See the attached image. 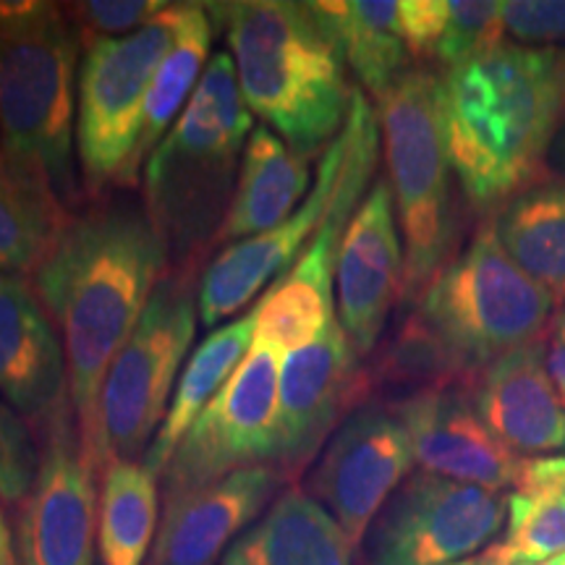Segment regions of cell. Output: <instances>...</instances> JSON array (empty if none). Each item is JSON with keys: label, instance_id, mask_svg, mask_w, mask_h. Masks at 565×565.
Wrapping results in <instances>:
<instances>
[{"label": "cell", "instance_id": "cell-1", "mask_svg": "<svg viewBox=\"0 0 565 565\" xmlns=\"http://www.w3.org/2000/svg\"><path fill=\"white\" fill-rule=\"evenodd\" d=\"M168 265L171 254L145 207L108 202L71 215L32 275L66 351L71 406L92 471L105 374L139 324Z\"/></svg>", "mask_w": 565, "mask_h": 565}, {"label": "cell", "instance_id": "cell-2", "mask_svg": "<svg viewBox=\"0 0 565 565\" xmlns=\"http://www.w3.org/2000/svg\"><path fill=\"white\" fill-rule=\"evenodd\" d=\"M437 103L466 200L500 210L545 171L565 121V47L503 42L445 71Z\"/></svg>", "mask_w": 565, "mask_h": 565}, {"label": "cell", "instance_id": "cell-3", "mask_svg": "<svg viewBox=\"0 0 565 565\" xmlns=\"http://www.w3.org/2000/svg\"><path fill=\"white\" fill-rule=\"evenodd\" d=\"M207 9L228 40L249 110L303 158L328 150L343 131L356 89L309 3L233 0Z\"/></svg>", "mask_w": 565, "mask_h": 565}, {"label": "cell", "instance_id": "cell-4", "mask_svg": "<svg viewBox=\"0 0 565 565\" xmlns=\"http://www.w3.org/2000/svg\"><path fill=\"white\" fill-rule=\"evenodd\" d=\"M79 34L63 6L0 3V152L74 215Z\"/></svg>", "mask_w": 565, "mask_h": 565}, {"label": "cell", "instance_id": "cell-5", "mask_svg": "<svg viewBox=\"0 0 565 565\" xmlns=\"http://www.w3.org/2000/svg\"><path fill=\"white\" fill-rule=\"evenodd\" d=\"M252 110L231 53H215L181 118L145 162V212L175 267H192L217 231L252 137Z\"/></svg>", "mask_w": 565, "mask_h": 565}, {"label": "cell", "instance_id": "cell-6", "mask_svg": "<svg viewBox=\"0 0 565 565\" xmlns=\"http://www.w3.org/2000/svg\"><path fill=\"white\" fill-rule=\"evenodd\" d=\"M440 76L412 68L380 97L387 183L404 231V303H416L454 249V189L440 124Z\"/></svg>", "mask_w": 565, "mask_h": 565}, {"label": "cell", "instance_id": "cell-7", "mask_svg": "<svg viewBox=\"0 0 565 565\" xmlns=\"http://www.w3.org/2000/svg\"><path fill=\"white\" fill-rule=\"evenodd\" d=\"M555 307V296L505 252L494 223L482 225L416 301L475 372L545 338Z\"/></svg>", "mask_w": 565, "mask_h": 565}, {"label": "cell", "instance_id": "cell-8", "mask_svg": "<svg viewBox=\"0 0 565 565\" xmlns=\"http://www.w3.org/2000/svg\"><path fill=\"white\" fill-rule=\"evenodd\" d=\"M196 265L173 267L152 294L145 315L113 359L97 406V461L103 477L110 461H137L158 435L181 362L194 343L200 317Z\"/></svg>", "mask_w": 565, "mask_h": 565}, {"label": "cell", "instance_id": "cell-9", "mask_svg": "<svg viewBox=\"0 0 565 565\" xmlns=\"http://www.w3.org/2000/svg\"><path fill=\"white\" fill-rule=\"evenodd\" d=\"M186 3H168L160 17L126 38L87 45L76 103V152L89 196L108 189H137L134 166L141 113L162 58L181 30Z\"/></svg>", "mask_w": 565, "mask_h": 565}, {"label": "cell", "instance_id": "cell-10", "mask_svg": "<svg viewBox=\"0 0 565 565\" xmlns=\"http://www.w3.org/2000/svg\"><path fill=\"white\" fill-rule=\"evenodd\" d=\"M343 137L345 158L341 173H338L335 192L317 225L312 244L301 252L291 270L267 288L254 307L257 309L254 345H265L275 353H291L320 338L324 328L335 320L333 275L338 252L377 166L380 118L362 92H353Z\"/></svg>", "mask_w": 565, "mask_h": 565}, {"label": "cell", "instance_id": "cell-11", "mask_svg": "<svg viewBox=\"0 0 565 565\" xmlns=\"http://www.w3.org/2000/svg\"><path fill=\"white\" fill-rule=\"evenodd\" d=\"M278 353L252 345L246 359L183 435L162 475L166 503L215 484L233 471L280 458ZM280 471V469H278Z\"/></svg>", "mask_w": 565, "mask_h": 565}, {"label": "cell", "instance_id": "cell-12", "mask_svg": "<svg viewBox=\"0 0 565 565\" xmlns=\"http://www.w3.org/2000/svg\"><path fill=\"white\" fill-rule=\"evenodd\" d=\"M508 494L416 471L366 532L372 565H450L498 540Z\"/></svg>", "mask_w": 565, "mask_h": 565}, {"label": "cell", "instance_id": "cell-13", "mask_svg": "<svg viewBox=\"0 0 565 565\" xmlns=\"http://www.w3.org/2000/svg\"><path fill=\"white\" fill-rule=\"evenodd\" d=\"M414 463V445L404 422L391 408L362 404L324 445L307 492L359 547L393 492L412 477Z\"/></svg>", "mask_w": 565, "mask_h": 565}, {"label": "cell", "instance_id": "cell-14", "mask_svg": "<svg viewBox=\"0 0 565 565\" xmlns=\"http://www.w3.org/2000/svg\"><path fill=\"white\" fill-rule=\"evenodd\" d=\"M40 471L19 513L21 565H95L97 492L76 414L42 429Z\"/></svg>", "mask_w": 565, "mask_h": 565}, {"label": "cell", "instance_id": "cell-15", "mask_svg": "<svg viewBox=\"0 0 565 565\" xmlns=\"http://www.w3.org/2000/svg\"><path fill=\"white\" fill-rule=\"evenodd\" d=\"M362 404L364 366L341 322L333 320L320 338L291 351L280 364V475L299 477L345 416Z\"/></svg>", "mask_w": 565, "mask_h": 565}, {"label": "cell", "instance_id": "cell-16", "mask_svg": "<svg viewBox=\"0 0 565 565\" xmlns=\"http://www.w3.org/2000/svg\"><path fill=\"white\" fill-rule=\"evenodd\" d=\"M404 267L391 183L374 181L345 228L335 265L338 322L359 359L377 349L393 303L404 301Z\"/></svg>", "mask_w": 565, "mask_h": 565}, {"label": "cell", "instance_id": "cell-17", "mask_svg": "<svg viewBox=\"0 0 565 565\" xmlns=\"http://www.w3.org/2000/svg\"><path fill=\"white\" fill-rule=\"evenodd\" d=\"M345 158V137L338 134L333 145L322 152L317 181L301 207L278 228L228 244L200 278V320L207 328L238 315L259 294L273 286V278H282L294 267V259L303 249V242L315 236L324 217L330 196L335 192L338 173Z\"/></svg>", "mask_w": 565, "mask_h": 565}, {"label": "cell", "instance_id": "cell-18", "mask_svg": "<svg viewBox=\"0 0 565 565\" xmlns=\"http://www.w3.org/2000/svg\"><path fill=\"white\" fill-rule=\"evenodd\" d=\"M0 395L40 429L74 412L66 351L26 275H0Z\"/></svg>", "mask_w": 565, "mask_h": 565}, {"label": "cell", "instance_id": "cell-19", "mask_svg": "<svg viewBox=\"0 0 565 565\" xmlns=\"http://www.w3.org/2000/svg\"><path fill=\"white\" fill-rule=\"evenodd\" d=\"M393 414L404 422L422 471L492 492L513 487L521 458L487 429L471 387L422 395Z\"/></svg>", "mask_w": 565, "mask_h": 565}, {"label": "cell", "instance_id": "cell-20", "mask_svg": "<svg viewBox=\"0 0 565 565\" xmlns=\"http://www.w3.org/2000/svg\"><path fill=\"white\" fill-rule=\"evenodd\" d=\"M282 482L275 466H252L166 503L150 565H217Z\"/></svg>", "mask_w": 565, "mask_h": 565}, {"label": "cell", "instance_id": "cell-21", "mask_svg": "<svg viewBox=\"0 0 565 565\" xmlns=\"http://www.w3.org/2000/svg\"><path fill=\"white\" fill-rule=\"evenodd\" d=\"M471 395L487 429L511 454L565 448V404L550 377L545 338L487 364Z\"/></svg>", "mask_w": 565, "mask_h": 565}, {"label": "cell", "instance_id": "cell-22", "mask_svg": "<svg viewBox=\"0 0 565 565\" xmlns=\"http://www.w3.org/2000/svg\"><path fill=\"white\" fill-rule=\"evenodd\" d=\"M309 186V158L291 150L267 126L254 129L246 141L231 207L215 244L228 246L278 228L301 207Z\"/></svg>", "mask_w": 565, "mask_h": 565}, {"label": "cell", "instance_id": "cell-23", "mask_svg": "<svg viewBox=\"0 0 565 565\" xmlns=\"http://www.w3.org/2000/svg\"><path fill=\"white\" fill-rule=\"evenodd\" d=\"M370 356V364H362L366 404L391 412L422 395L475 387L479 374L466 366L416 307Z\"/></svg>", "mask_w": 565, "mask_h": 565}, {"label": "cell", "instance_id": "cell-24", "mask_svg": "<svg viewBox=\"0 0 565 565\" xmlns=\"http://www.w3.org/2000/svg\"><path fill=\"white\" fill-rule=\"evenodd\" d=\"M353 553L333 515L307 490L288 487L217 565H351Z\"/></svg>", "mask_w": 565, "mask_h": 565}, {"label": "cell", "instance_id": "cell-25", "mask_svg": "<svg viewBox=\"0 0 565 565\" xmlns=\"http://www.w3.org/2000/svg\"><path fill=\"white\" fill-rule=\"evenodd\" d=\"M309 11L374 100L412 71L395 0H320Z\"/></svg>", "mask_w": 565, "mask_h": 565}, {"label": "cell", "instance_id": "cell-26", "mask_svg": "<svg viewBox=\"0 0 565 565\" xmlns=\"http://www.w3.org/2000/svg\"><path fill=\"white\" fill-rule=\"evenodd\" d=\"M254 328H257V309H249L238 320L212 330L196 345L192 359L183 366L179 383H175L166 419H162L158 435H154L150 450L141 461L154 477L166 475L183 435L189 433V427L207 408L210 401L223 391V385L228 383L238 364L246 359V353L252 351Z\"/></svg>", "mask_w": 565, "mask_h": 565}, {"label": "cell", "instance_id": "cell-27", "mask_svg": "<svg viewBox=\"0 0 565 565\" xmlns=\"http://www.w3.org/2000/svg\"><path fill=\"white\" fill-rule=\"evenodd\" d=\"M398 6L408 55L443 63L445 71L505 42L503 3L494 0H401Z\"/></svg>", "mask_w": 565, "mask_h": 565}, {"label": "cell", "instance_id": "cell-28", "mask_svg": "<svg viewBox=\"0 0 565 565\" xmlns=\"http://www.w3.org/2000/svg\"><path fill=\"white\" fill-rule=\"evenodd\" d=\"M494 233L505 252L540 280L557 303L565 299V179H542L498 210Z\"/></svg>", "mask_w": 565, "mask_h": 565}, {"label": "cell", "instance_id": "cell-29", "mask_svg": "<svg viewBox=\"0 0 565 565\" xmlns=\"http://www.w3.org/2000/svg\"><path fill=\"white\" fill-rule=\"evenodd\" d=\"M160 519L158 477L137 461H110L100 490V557L103 565H141Z\"/></svg>", "mask_w": 565, "mask_h": 565}, {"label": "cell", "instance_id": "cell-30", "mask_svg": "<svg viewBox=\"0 0 565 565\" xmlns=\"http://www.w3.org/2000/svg\"><path fill=\"white\" fill-rule=\"evenodd\" d=\"M212 32H215V24H212L207 3H186L181 30L147 92L145 113H141V137L137 158H134L137 171H141V166L158 150L160 141L171 131L179 110L186 108L189 97L194 95L212 47Z\"/></svg>", "mask_w": 565, "mask_h": 565}, {"label": "cell", "instance_id": "cell-31", "mask_svg": "<svg viewBox=\"0 0 565 565\" xmlns=\"http://www.w3.org/2000/svg\"><path fill=\"white\" fill-rule=\"evenodd\" d=\"M68 217L40 181L0 160V275H34Z\"/></svg>", "mask_w": 565, "mask_h": 565}, {"label": "cell", "instance_id": "cell-32", "mask_svg": "<svg viewBox=\"0 0 565 565\" xmlns=\"http://www.w3.org/2000/svg\"><path fill=\"white\" fill-rule=\"evenodd\" d=\"M492 565L542 563L565 555V494L505 526V540L487 547Z\"/></svg>", "mask_w": 565, "mask_h": 565}, {"label": "cell", "instance_id": "cell-33", "mask_svg": "<svg viewBox=\"0 0 565 565\" xmlns=\"http://www.w3.org/2000/svg\"><path fill=\"white\" fill-rule=\"evenodd\" d=\"M40 458L30 424L0 401V500L6 505L24 503L38 479Z\"/></svg>", "mask_w": 565, "mask_h": 565}, {"label": "cell", "instance_id": "cell-34", "mask_svg": "<svg viewBox=\"0 0 565 565\" xmlns=\"http://www.w3.org/2000/svg\"><path fill=\"white\" fill-rule=\"evenodd\" d=\"M166 6L162 0H89V3H68L63 9L87 47L92 42L134 34L160 17Z\"/></svg>", "mask_w": 565, "mask_h": 565}, {"label": "cell", "instance_id": "cell-35", "mask_svg": "<svg viewBox=\"0 0 565 565\" xmlns=\"http://www.w3.org/2000/svg\"><path fill=\"white\" fill-rule=\"evenodd\" d=\"M565 494V456L521 458L508 494V524L526 519L540 505L553 503ZM505 524V526H508Z\"/></svg>", "mask_w": 565, "mask_h": 565}, {"label": "cell", "instance_id": "cell-36", "mask_svg": "<svg viewBox=\"0 0 565 565\" xmlns=\"http://www.w3.org/2000/svg\"><path fill=\"white\" fill-rule=\"evenodd\" d=\"M503 21L519 45L565 47V0H505Z\"/></svg>", "mask_w": 565, "mask_h": 565}, {"label": "cell", "instance_id": "cell-37", "mask_svg": "<svg viewBox=\"0 0 565 565\" xmlns=\"http://www.w3.org/2000/svg\"><path fill=\"white\" fill-rule=\"evenodd\" d=\"M545 345H547L550 377H553L557 395H561L565 404V307L557 309L555 320L550 322Z\"/></svg>", "mask_w": 565, "mask_h": 565}, {"label": "cell", "instance_id": "cell-38", "mask_svg": "<svg viewBox=\"0 0 565 565\" xmlns=\"http://www.w3.org/2000/svg\"><path fill=\"white\" fill-rule=\"evenodd\" d=\"M0 565H19V555L13 550V536L9 524H6L3 511H0Z\"/></svg>", "mask_w": 565, "mask_h": 565}, {"label": "cell", "instance_id": "cell-39", "mask_svg": "<svg viewBox=\"0 0 565 565\" xmlns=\"http://www.w3.org/2000/svg\"><path fill=\"white\" fill-rule=\"evenodd\" d=\"M547 166L553 168V171L561 175V179H565V121H563L561 131H557V137L553 141V150H550Z\"/></svg>", "mask_w": 565, "mask_h": 565}, {"label": "cell", "instance_id": "cell-40", "mask_svg": "<svg viewBox=\"0 0 565 565\" xmlns=\"http://www.w3.org/2000/svg\"><path fill=\"white\" fill-rule=\"evenodd\" d=\"M450 565H492L490 555H487V550L479 557H469V561H461V563H450Z\"/></svg>", "mask_w": 565, "mask_h": 565}, {"label": "cell", "instance_id": "cell-41", "mask_svg": "<svg viewBox=\"0 0 565 565\" xmlns=\"http://www.w3.org/2000/svg\"><path fill=\"white\" fill-rule=\"evenodd\" d=\"M519 565H565V555H557L553 561H542V563H519Z\"/></svg>", "mask_w": 565, "mask_h": 565}, {"label": "cell", "instance_id": "cell-42", "mask_svg": "<svg viewBox=\"0 0 565 565\" xmlns=\"http://www.w3.org/2000/svg\"><path fill=\"white\" fill-rule=\"evenodd\" d=\"M0 160H3V152H0Z\"/></svg>", "mask_w": 565, "mask_h": 565}]
</instances>
